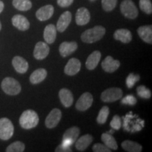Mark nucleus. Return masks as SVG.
Wrapping results in <instances>:
<instances>
[{"label": "nucleus", "instance_id": "28", "mask_svg": "<svg viewBox=\"0 0 152 152\" xmlns=\"http://www.w3.org/2000/svg\"><path fill=\"white\" fill-rule=\"evenodd\" d=\"M13 6L19 11H26L31 9L32 2L30 0H13Z\"/></svg>", "mask_w": 152, "mask_h": 152}, {"label": "nucleus", "instance_id": "1", "mask_svg": "<svg viewBox=\"0 0 152 152\" xmlns=\"http://www.w3.org/2000/svg\"><path fill=\"white\" fill-rule=\"evenodd\" d=\"M106 33V29L102 26H96L90 28L81 35V39L83 42L92 44L96 42L104 37Z\"/></svg>", "mask_w": 152, "mask_h": 152}, {"label": "nucleus", "instance_id": "36", "mask_svg": "<svg viewBox=\"0 0 152 152\" xmlns=\"http://www.w3.org/2000/svg\"><path fill=\"white\" fill-rule=\"evenodd\" d=\"M93 151L94 152H111V150L107 147L105 144H102L100 143L94 144L92 147Z\"/></svg>", "mask_w": 152, "mask_h": 152}, {"label": "nucleus", "instance_id": "14", "mask_svg": "<svg viewBox=\"0 0 152 152\" xmlns=\"http://www.w3.org/2000/svg\"><path fill=\"white\" fill-rule=\"evenodd\" d=\"M121 63L118 60L113 59V58L111 56L106 57L102 63V67L104 71L107 73H113L120 67Z\"/></svg>", "mask_w": 152, "mask_h": 152}, {"label": "nucleus", "instance_id": "31", "mask_svg": "<svg viewBox=\"0 0 152 152\" xmlns=\"http://www.w3.org/2000/svg\"><path fill=\"white\" fill-rule=\"evenodd\" d=\"M137 92L139 96L143 99H149L151 96V92L149 89L144 85H140L137 88Z\"/></svg>", "mask_w": 152, "mask_h": 152}, {"label": "nucleus", "instance_id": "5", "mask_svg": "<svg viewBox=\"0 0 152 152\" xmlns=\"http://www.w3.org/2000/svg\"><path fill=\"white\" fill-rule=\"evenodd\" d=\"M121 11L126 18L134 19L138 16V10L132 0H123L121 4Z\"/></svg>", "mask_w": 152, "mask_h": 152}, {"label": "nucleus", "instance_id": "25", "mask_svg": "<svg viewBox=\"0 0 152 152\" xmlns=\"http://www.w3.org/2000/svg\"><path fill=\"white\" fill-rule=\"evenodd\" d=\"M47 71L45 68H38L30 76V81L32 84H38L46 78Z\"/></svg>", "mask_w": 152, "mask_h": 152}, {"label": "nucleus", "instance_id": "12", "mask_svg": "<svg viewBox=\"0 0 152 152\" xmlns=\"http://www.w3.org/2000/svg\"><path fill=\"white\" fill-rule=\"evenodd\" d=\"M72 19V14L70 11H65L61 15L56 24V30L60 33L65 31L66 28L68 27L71 23Z\"/></svg>", "mask_w": 152, "mask_h": 152}, {"label": "nucleus", "instance_id": "17", "mask_svg": "<svg viewBox=\"0 0 152 152\" xmlns=\"http://www.w3.org/2000/svg\"><path fill=\"white\" fill-rule=\"evenodd\" d=\"M77 49V44L76 42H64L59 47L60 54L63 57H67L75 52Z\"/></svg>", "mask_w": 152, "mask_h": 152}, {"label": "nucleus", "instance_id": "27", "mask_svg": "<svg viewBox=\"0 0 152 152\" xmlns=\"http://www.w3.org/2000/svg\"><path fill=\"white\" fill-rule=\"evenodd\" d=\"M102 141L109 149L117 150L118 144L115 138L110 133H103L102 134Z\"/></svg>", "mask_w": 152, "mask_h": 152}, {"label": "nucleus", "instance_id": "26", "mask_svg": "<svg viewBox=\"0 0 152 152\" xmlns=\"http://www.w3.org/2000/svg\"><path fill=\"white\" fill-rule=\"evenodd\" d=\"M121 146L125 151L129 152H140L142 150V145H140L137 142L130 141V140H125L123 142Z\"/></svg>", "mask_w": 152, "mask_h": 152}, {"label": "nucleus", "instance_id": "33", "mask_svg": "<svg viewBox=\"0 0 152 152\" xmlns=\"http://www.w3.org/2000/svg\"><path fill=\"white\" fill-rule=\"evenodd\" d=\"M118 0H102V8L106 11H111L115 9Z\"/></svg>", "mask_w": 152, "mask_h": 152}, {"label": "nucleus", "instance_id": "21", "mask_svg": "<svg viewBox=\"0 0 152 152\" xmlns=\"http://www.w3.org/2000/svg\"><path fill=\"white\" fill-rule=\"evenodd\" d=\"M137 33L140 38L145 42L152 44V26H144L137 29Z\"/></svg>", "mask_w": 152, "mask_h": 152}, {"label": "nucleus", "instance_id": "4", "mask_svg": "<svg viewBox=\"0 0 152 152\" xmlns=\"http://www.w3.org/2000/svg\"><path fill=\"white\" fill-rule=\"evenodd\" d=\"M14 132V127L11 121L7 118H0V139L8 140L11 138Z\"/></svg>", "mask_w": 152, "mask_h": 152}, {"label": "nucleus", "instance_id": "24", "mask_svg": "<svg viewBox=\"0 0 152 152\" xmlns=\"http://www.w3.org/2000/svg\"><path fill=\"white\" fill-rule=\"evenodd\" d=\"M93 141V137L91 134H85L75 141V147L78 151H83L87 149Z\"/></svg>", "mask_w": 152, "mask_h": 152}, {"label": "nucleus", "instance_id": "37", "mask_svg": "<svg viewBox=\"0 0 152 152\" xmlns=\"http://www.w3.org/2000/svg\"><path fill=\"white\" fill-rule=\"evenodd\" d=\"M121 103L123 104H128V105L134 106L137 103V99L132 95H128L121 100Z\"/></svg>", "mask_w": 152, "mask_h": 152}, {"label": "nucleus", "instance_id": "23", "mask_svg": "<svg viewBox=\"0 0 152 152\" xmlns=\"http://www.w3.org/2000/svg\"><path fill=\"white\" fill-rule=\"evenodd\" d=\"M102 54L99 51H94L88 56L86 61V68L90 71H92L98 65L99 62L101 59Z\"/></svg>", "mask_w": 152, "mask_h": 152}, {"label": "nucleus", "instance_id": "3", "mask_svg": "<svg viewBox=\"0 0 152 152\" xmlns=\"http://www.w3.org/2000/svg\"><path fill=\"white\" fill-rule=\"evenodd\" d=\"M1 89L7 94L17 95L21 91V86L19 82L11 77H5L1 82Z\"/></svg>", "mask_w": 152, "mask_h": 152}, {"label": "nucleus", "instance_id": "19", "mask_svg": "<svg viewBox=\"0 0 152 152\" xmlns=\"http://www.w3.org/2000/svg\"><path fill=\"white\" fill-rule=\"evenodd\" d=\"M58 96L61 104L65 107L68 108L72 106L73 103V95L69 90L63 88L58 92Z\"/></svg>", "mask_w": 152, "mask_h": 152}, {"label": "nucleus", "instance_id": "13", "mask_svg": "<svg viewBox=\"0 0 152 152\" xmlns=\"http://www.w3.org/2000/svg\"><path fill=\"white\" fill-rule=\"evenodd\" d=\"M91 16L88 9L81 7L77 9L75 14V22L78 26H85L90 22Z\"/></svg>", "mask_w": 152, "mask_h": 152}, {"label": "nucleus", "instance_id": "6", "mask_svg": "<svg viewBox=\"0 0 152 152\" xmlns=\"http://www.w3.org/2000/svg\"><path fill=\"white\" fill-rule=\"evenodd\" d=\"M123 96V91L118 87H111L104 90L101 94V99L104 102L109 103L121 99Z\"/></svg>", "mask_w": 152, "mask_h": 152}, {"label": "nucleus", "instance_id": "38", "mask_svg": "<svg viewBox=\"0 0 152 152\" xmlns=\"http://www.w3.org/2000/svg\"><path fill=\"white\" fill-rule=\"evenodd\" d=\"M74 0H57V4L61 7H68L73 4Z\"/></svg>", "mask_w": 152, "mask_h": 152}, {"label": "nucleus", "instance_id": "20", "mask_svg": "<svg viewBox=\"0 0 152 152\" xmlns=\"http://www.w3.org/2000/svg\"><path fill=\"white\" fill-rule=\"evenodd\" d=\"M113 37L115 40L121 41L123 43H129L132 40V33L128 29H118L115 30L113 34Z\"/></svg>", "mask_w": 152, "mask_h": 152}, {"label": "nucleus", "instance_id": "2", "mask_svg": "<svg viewBox=\"0 0 152 152\" xmlns=\"http://www.w3.org/2000/svg\"><path fill=\"white\" fill-rule=\"evenodd\" d=\"M39 123V116L35 111L28 109L21 114L19 118V123L21 128L26 130L36 127Z\"/></svg>", "mask_w": 152, "mask_h": 152}, {"label": "nucleus", "instance_id": "39", "mask_svg": "<svg viewBox=\"0 0 152 152\" xmlns=\"http://www.w3.org/2000/svg\"><path fill=\"white\" fill-rule=\"evenodd\" d=\"M55 151L56 152H70L71 151V152L72 150L70 147H67V146H65L63 144H61L56 148V150H55Z\"/></svg>", "mask_w": 152, "mask_h": 152}, {"label": "nucleus", "instance_id": "22", "mask_svg": "<svg viewBox=\"0 0 152 152\" xmlns=\"http://www.w3.org/2000/svg\"><path fill=\"white\" fill-rule=\"evenodd\" d=\"M56 28L54 25L49 24L45 28L44 31V39L47 44H52L56 40Z\"/></svg>", "mask_w": 152, "mask_h": 152}, {"label": "nucleus", "instance_id": "32", "mask_svg": "<svg viewBox=\"0 0 152 152\" xmlns=\"http://www.w3.org/2000/svg\"><path fill=\"white\" fill-rule=\"evenodd\" d=\"M140 7L141 10L147 14H151L152 13L151 0H140Z\"/></svg>", "mask_w": 152, "mask_h": 152}, {"label": "nucleus", "instance_id": "9", "mask_svg": "<svg viewBox=\"0 0 152 152\" xmlns=\"http://www.w3.org/2000/svg\"><path fill=\"white\" fill-rule=\"evenodd\" d=\"M61 111L58 109H54L48 114L45 120V125L47 128L52 129L57 126L61 118Z\"/></svg>", "mask_w": 152, "mask_h": 152}, {"label": "nucleus", "instance_id": "35", "mask_svg": "<svg viewBox=\"0 0 152 152\" xmlns=\"http://www.w3.org/2000/svg\"><path fill=\"white\" fill-rule=\"evenodd\" d=\"M110 125L113 130H118L120 128H121V119L119 117L118 115H114L113 118H112Z\"/></svg>", "mask_w": 152, "mask_h": 152}, {"label": "nucleus", "instance_id": "11", "mask_svg": "<svg viewBox=\"0 0 152 152\" xmlns=\"http://www.w3.org/2000/svg\"><path fill=\"white\" fill-rule=\"evenodd\" d=\"M81 63L79 59L76 58H72L68 61L64 68V73L66 75L73 76L77 74L80 71Z\"/></svg>", "mask_w": 152, "mask_h": 152}, {"label": "nucleus", "instance_id": "10", "mask_svg": "<svg viewBox=\"0 0 152 152\" xmlns=\"http://www.w3.org/2000/svg\"><path fill=\"white\" fill-rule=\"evenodd\" d=\"M49 53V47L47 43L39 42L36 44L34 49L33 56L36 59L42 60L48 56Z\"/></svg>", "mask_w": 152, "mask_h": 152}, {"label": "nucleus", "instance_id": "29", "mask_svg": "<svg viewBox=\"0 0 152 152\" xmlns=\"http://www.w3.org/2000/svg\"><path fill=\"white\" fill-rule=\"evenodd\" d=\"M109 108L108 106H104L102 108V109L100 110L99 113L98 114V116L96 118V121L99 124H104L107 121L108 117L109 115Z\"/></svg>", "mask_w": 152, "mask_h": 152}, {"label": "nucleus", "instance_id": "16", "mask_svg": "<svg viewBox=\"0 0 152 152\" xmlns=\"http://www.w3.org/2000/svg\"><path fill=\"white\" fill-rule=\"evenodd\" d=\"M11 21L14 27L21 31H26L30 28V22L26 17L22 15H15L11 19Z\"/></svg>", "mask_w": 152, "mask_h": 152}, {"label": "nucleus", "instance_id": "30", "mask_svg": "<svg viewBox=\"0 0 152 152\" xmlns=\"http://www.w3.org/2000/svg\"><path fill=\"white\" fill-rule=\"evenodd\" d=\"M25 150V144L22 142L16 141L11 144L6 149L7 152H23Z\"/></svg>", "mask_w": 152, "mask_h": 152}, {"label": "nucleus", "instance_id": "15", "mask_svg": "<svg viewBox=\"0 0 152 152\" xmlns=\"http://www.w3.org/2000/svg\"><path fill=\"white\" fill-rule=\"evenodd\" d=\"M54 9L52 5H45L39 8L36 12V17L40 21L48 20L54 14Z\"/></svg>", "mask_w": 152, "mask_h": 152}, {"label": "nucleus", "instance_id": "42", "mask_svg": "<svg viewBox=\"0 0 152 152\" xmlns=\"http://www.w3.org/2000/svg\"><path fill=\"white\" fill-rule=\"evenodd\" d=\"M90 1H96V0H90Z\"/></svg>", "mask_w": 152, "mask_h": 152}, {"label": "nucleus", "instance_id": "40", "mask_svg": "<svg viewBox=\"0 0 152 152\" xmlns=\"http://www.w3.org/2000/svg\"><path fill=\"white\" fill-rule=\"evenodd\" d=\"M4 4L1 1H0V14L4 10Z\"/></svg>", "mask_w": 152, "mask_h": 152}, {"label": "nucleus", "instance_id": "34", "mask_svg": "<svg viewBox=\"0 0 152 152\" xmlns=\"http://www.w3.org/2000/svg\"><path fill=\"white\" fill-rule=\"evenodd\" d=\"M140 80V75H134V73H130L126 78V85L128 88H132L134 85Z\"/></svg>", "mask_w": 152, "mask_h": 152}, {"label": "nucleus", "instance_id": "8", "mask_svg": "<svg viewBox=\"0 0 152 152\" xmlns=\"http://www.w3.org/2000/svg\"><path fill=\"white\" fill-rule=\"evenodd\" d=\"M93 103V96L90 92H85L80 96L76 102L75 108L78 111H85L91 107Z\"/></svg>", "mask_w": 152, "mask_h": 152}, {"label": "nucleus", "instance_id": "18", "mask_svg": "<svg viewBox=\"0 0 152 152\" xmlns=\"http://www.w3.org/2000/svg\"><path fill=\"white\" fill-rule=\"evenodd\" d=\"M12 65L18 73L21 74L26 73L29 68L27 61L23 57L18 56L14 57L12 60Z\"/></svg>", "mask_w": 152, "mask_h": 152}, {"label": "nucleus", "instance_id": "41", "mask_svg": "<svg viewBox=\"0 0 152 152\" xmlns=\"http://www.w3.org/2000/svg\"><path fill=\"white\" fill-rule=\"evenodd\" d=\"M1 29V22H0V30Z\"/></svg>", "mask_w": 152, "mask_h": 152}, {"label": "nucleus", "instance_id": "7", "mask_svg": "<svg viewBox=\"0 0 152 152\" xmlns=\"http://www.w3.org/2000/svg\"><path fill=\"white\" fill-rule=\"evenodd\" d=\"M80 129L77 127L74 126L72 128L68 129L64 132L63 136L62 144L67 147H71L72 144L75 142L77 139L78 138L80 134Z\"/></svg>", "mask_w": 152, "mask_h": 152}]
</instances>
